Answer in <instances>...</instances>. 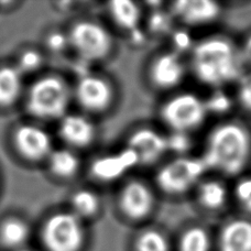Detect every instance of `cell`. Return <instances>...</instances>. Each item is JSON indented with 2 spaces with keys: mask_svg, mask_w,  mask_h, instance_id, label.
Listing matches in <instances>:
<instances>
[{
  "mask_svg": "<svg viewBox=\"0 0 251 251\" xmlns=\"http://www.w3.org/2000/svg\"><path fill=\"white\" fill-rule=\"evenodd\" d=\"M69 101L70 92L64 80L56 76H47L31 85L26 97V109L37 118H63Z\"/></svg>",
  "mask_w": 251,
  "mask_h": 251,
  "instance_id": "cell-6",
  "label": "cell"
},
{
  "mask_svg": "<svg viewBox=\"0 0 251 251\" xmlns=\"http://www.w3.org/2000/svg\"><path fill=\"white\" fill-rule=\"evenodd\" d=\"M217 243L219 251H251V219L227 221L219 230Z\"/></svg>",
  "mask_w": 251,
  "mask_h": 251,
  "instance_id": "cell-16",
  "label": "cell"
},
{
  "mask_svg": "<svg viewBox=\"0 0 251 251\" xmlns=\"http://www.w3.org/2000/svg\"><path fill=\"white\" fill-rule=\"evenodd\" d=\"M49 167L57 177L69 178L75 176L79 169V159L73 151L60 149L52 151L49 156Z\"/></svg>",
  "mask_w": 251,
  "mask_h": 251,
  "instance_id": "cell-22",
  "label": "cell"
},
{
  "mask_svg": "<svg viewBox=\"0 0 251 251\" xmlns=\"http://www.w3.org/2000/svg\"><path fill=\"white\" fill-rule=\"evenodd\" d=\"M188 72L187 61L171 49L156 51L147 62L145 76L151 89L172 94L184 83Z\"/></svg>",
  "mask_w": 251,
  "mask_h": 251,
  "instance_id": "cell-7",
  "label": "cell"
},
{
  "mask_svg": "<svg viewBox=\"0 0 251 251\" xmlns=\"http://www.w3.org/2000/svg\"><path fill=\"white\" fill-rule=\"evenodd\" d=\"M76 98L83 108L101 113L115 100V89L109 80L100 76L84 74L76 85Z\"/></svg>",
  "mask_w": 251,
  "mask_h": 251,
  "instance_id": "cell-12",
  "label": "cell"
},
{
  "mask_svg": "<svg viewBox=\"0 0 251 251\" xmlns=\"http://www.w3.org/2000/svg\"><path fill=\"white\" fill-rule=\"evenodd\" d=\"M42 55L40 54L38 51L35 50H26L21 53L18 60V66L17 69L19 70L21 73H29V72H33L38 70L42 64Z\"/></svg>",
  "mask_w": 251,
  "mask_h": 251,
  "instance_id": "cell-31",
  "label": "cell"
},
{
  "mask_svg": "<svg viewBox=\"0 0 251 251\" xmlns=\"http://www.w3.org/2000/svg\"><path fill=\"white\" fill-rule=\"evenodd\" d=\"M169 39L170 43H171L170 49L181 55H184L186 53L190 54V52L192 51L196 42L193 40L190 30L184 28V26H176L173 30V32L170 34Z\"/></svg>",
  "mask_w": 251,
  "mask_h": 251,
  "instance_id": "cell-30",
  "label": "cell"
},
{
  "mask_svg": "<svg viewBox=\"0 0 251 251\" xmlns=\"http://www.w3.org/2000/svg\"><path fill=\"white\" fill-rule=\"evenodd\" d=\"M168 9L176 22L187 29L215 24L224 10L222 3L213 0H178Z\"/></svg>",
  "mask_w": 251,
  "mask_h": 251,
  "instance_id": "cell-11",
  "label": "cell"
},
{
  "mask_svg": "<svg viewBox=\"0 0 251 251\" xmlns=\"http://www.w3.org/2000/svg\"><path fill=\"white\" fill-rule=\"evenodd\" d=\"M200 156L208 172L238 178L251 164V130L238 120L223 119L206 134Z\"/></svg>",
  "mask_w": 251,
  "mask_h": 251,
  "instance_id": "cell-2",
  "label": "cell"
},
{
  "mask_svg": "<svg viewBox=\"0 0 251 251\" xmlns=\"http://www.w3.org/2000/svg\"><path fill=\"white\" fill-rule=\"evenodd\" d=\"M187 64L193 77L210 91L235 85L246 71L238 44L225 34L208 35L196 41Z\"/></svg>",
  "mask_w": 251,
  "mask_h": 251,
  "instance_id": "cell-1",
  "label": "cell"
},
{
  "mask_svg": "<svg viewBox=\"0 0 251 251\" xmlns=\"http://www.w3.org/2000/svg\"><path fill=\"white\" fill-rule=\"evenodd\" d=\"M15 146L19 153L31 161L49 158L52 152V141L49 133L34 125H22L15 132Z\"/></svg>",
  "mask_w": 251,
  "mask_h": 251,
  "instance_id": "cell-13",
  "label": "cell"
},
{
  "mask_svg": "<svg viewBox=\"0 0 251 251\" xmlns=\"http://www.w3.org/2000/svg\"><path fill=\"white\" fill-rule=\"evenodd\" d=\"M108 10L113 21L127 34L142 26V9L137 2L116 0L109 2Z\"/></svg>",
  "mask_w": 251,
  "mask_h": 251,
  "instance_id": "cell-19",
  "label": "cell"
},
{
  "mask_svg": "<svg viewBox=\"0 0 251 251\" xmlns=\"http://www.w3.org/2000/svg\"><path fill=\"white\" fill-rule=\"evenodd\" d=\"M70 46L85 62L106 59L114 48L109 31L93 21H79L72 26L69 34Z\"/></svg>",
  "mask_w": 251,
  "mask_h": 251,
  "instance_id": "cell-9",
  "label": "cell"
},
{
  "mask_svg": "<svg viewBox=\"0 0 251 251\" xmlns=\"http://www.w3.org/2000/svg\"><path fill=\"white\" fill-rule=\"evenodd\" d=\"M168 151L173 156L190 155L194 146L192 134L182 132H167Z\"/></svg>",
  "mask_w": 251,
  "mask_h": 251,
  "instance_id": "cell-29",
  "label": "cell"
},
{
  "mask_svg": "<svg viewBox=\"0 0 251 251\" xmlns=\"http://www.w3.org/2000/svg\"><path fill=\"white\" fill-rule=\"evenodd\" d=\"M207 173L201 156H173L155 168L153 186L158 194L169 197L184 196L194 192Z\"/></svg>",
  "mask_w": 251,
  "mask_h": 251,
  "instance_id": "cell-3",
  "label": "cell"
},
{
  "mask_svg": "<svg viewBox=\"0 0 251 251\" xmlns=\"http://www.w3.org/2000/svg\"><path fill=\"white\" fill-rule=\"evenodd\" d=\"M204 101L208 116L224 117V116L229 115L236 107L234 95L227 93L226 88L212 89L208 96L204 98Z\"/></svg>",
  "mask_w": 251,
  "mask_h": 251,
  "instance_id": "cell-26",
  "label": "cell"
},
{
  "mask_svg": "<svg viewBox=\"0 0 251 251\" xmlns=\"http://www.w3.org/2000/svg\"><path fill=\"white\" fill-rule=\"evenodd\" d=\"M31 235L28 223L20 218H8L0 225V247L17 251L26 247Z\"/></svg>",
  "mask_w": 251,
  "mask_h": 251,
  "instance_id": "cell-18",
  "label": "cell"
},
{
  "mask_svg": "<svg viewBox=\"0 0 251 251\" xmlns=\"http://www.w3.org/2000/svg\"><path fill=\"white\" fill-rule=\"evenodd\" d=\"M231 194L241 210L251 216V176H241L237 178Z\"/></svg>",
  "mask_w": 251,
  "mask_h": 251,
  "instance_id": "cell-28",
  "label": "cell"
},
{
  "mask_svg": "<svg viewBox=\"0 0 251 251\" xmlns=\"http://www.w3.org/2000/svg\"><path fill=\"white\" fill-rule=\"evenodd\" d=\"M43 251H84L87 232L83 219L73 212H59L49 216L40 229Z\"/></svg>",
  "mask_w": 251,
  "mask_h": 251,
  "instance_id": "cell-5",
  "label": "cell"
},
{
  "mask_svg": "<svg viewBox=\"0 0 251 251\" xmlns=\"http://www.w3.org/2000/svg\"><path fill=\"white\" fill-rule=\"evenodd\" d=\"M117 206L119 213L130 223H143L149 219L158 206V192L146 181L132 178L120 188Z\"/></svg>",
  "mask_w": 251,
  "mask_h": 251,
  "instance_id": "cell-8",
  "label": "cell"
},
{
  "mask_svg": "<svg viewBox=\"0 0 251 251\" xmlns=\"http://www.w3.org/2000/svg\"><path fill=\"white\" fill-rule=\"evenodd\" d=\"M236 106L251 115V70H246L235 83Z\"/></svg>",
  "mask_w": 251,
  "mask_h": 251,
  "instance_id": "cell-27",
  "label": "cell"
},
{
  "mask_svg": "<svg viewBox=\"0 0 251 251\" xmlns=\"http://www.w3.org/2000/svg\"><path fill=\"white\" fill-rule=\"evenodd\" d=\"M231 191L219 177H204L194 190L196 204L207 213H219L229 204Z\"/></svg>",
  "mask_w": 251,
  "mask_h": 251,
  "instance_id": "cell-15",
  "label": "cell"
},
{
  "mask_svg": "<svg viewBox=\"0 0 251 251\" xmlns=\"http://www.w3.org/2000/svg\"><path fill=\"white\" fill-rule=\"evenodd\" d=\"M212 238L208 230L201 225H191L178 237V251H210Z\"/></svg>",
  "mask_w": 251,
  "mask_h": 251,
  "instance_id": "cell-21",
  "label": "cell"
},
{
  "mask_svg": "<svg viewBox=\"0 0 251 251\" xmlns=\"http://www.w3.org/2000/svg\"><path fill=\"white\" fill-rule=\"evenodd\" d=\"M17 251H35V250L31 249V248H28V247H25V248H22L20 250H17Z\"/></svg>",
  "mask_w": 251,
  "mask_h": 251,
  "instance_id": "cell-35",
  "label": "cell"
},
{
  "mask_svg": "<svg viewBox=\"0 0 251 251\" xmlns=\"http://www.w3.org/2000/svg\"><path fill=\"white\" fill-rule=\"evenodd\" d=\"M133 251H170L168 237L158 228H146L138 232L132 244Z\"/></svg>",
  "mask_w": 251,
  "mask_h": 251,
  "instance_id": "cell-24",
  "label": "cell"
},
{
  "mask_svg": "<svg viewBox=\"0 0 251 251\" xmlns=\"http://www.w3.org/2000/svg\"><path fill=\"white\" fill-rule=\"evenodd\" d=\"M60 136L72 147L85 148L95 140L96 128L83 116L65 115L60 124Z\"/></svg>",
  "mask_w": 251,
  "mask_h": 251,
  "instance_id": "cell-17",
  "label": "cell"
},
{
  "mask_svg": "<svg viewBox=\"0 0 251 251\" xmlns=\"http://www.w3.org/2000/svg\"><path fill=\"white\" fill-rule=\"evenodd\" d=\"M238 49L246 70H251V32L243 38L238 44Z\"/></svg>",
  "mask_w": 251,
  "mask_h": 251,
  "instance_id": "cell-33",
  "label": "cell"
},
{
  "mask_svg": "<svg viewBox=\"0 0 251 251\" xmlns=\"http://www.w3.org/2000/svg\"><path fill=\"white\" fill-rule=\"evenodd\" d=\"M71 205L76 216L80 219L91 218L100 209V200L96 193L89 190L76 191L71 199Z\"/></svg>",
  "mask_w": 251,
  "mask_h": 251,
  "instance_id": "cell-25",
  "label": "cell"
},
{
  "mask_svg": "<svg viewBox=\"0 0 251 251\" xmlns=\"http://www.w3.org/2000/svg\"><path fill=\"white\" fill-rule=\"evenodd\" d=\"M176 28V20L169 9H151L145 28L149 37L169 38Z\"/></svg>",
  "mask_w": 251,
  "mask_h": 251,
  "instance_id": "cell-23",
  "label": "cell"
},
{
  "mask_svg": "<svg viewBox=\"0 0 251 251\" xmlns=\"http://www.w3.org/2000/svg\"><path fill=\"white\" fill-rule=\"evenodd\" d=\"M126 147L136 152L140 167H158L169 153L167 131L154 126H139L128 134Z\"/></svg>",
  "mask_w": 251,
  "mask_h": 251,
  "instance_id": "cell-10",
  "label": "cell"
},
{
  "mask_svg": "<svg viewBox=\"0 0 251 251\" xmlns=\"http://www.w3.org/2000/svg\"><path fill=\"white\" fill-rule=\"evenodd\" d=\"M137 167H140V161L136 152L125 146L115 153L97 159L92 165V171L95 177L110 182L125 176Z\"/></svg>",
  "mask_w": 251,
  "mask_h": 251,
  "instance_id": "cell-14",
  "label": "cell"
},
{
  "mask_svg": "<svg viewBox=\"0 0 251 251\" xmlns=\"http://www.w3.org/2000/svg\"><path fill=\"white\" fill-rule=\"evenodd\" d=\"M47 46L53 52H62L67 46H70L69 35L59 31H53L48 34Z\"/></svg>",
  "mask_w": 251,
  "mask_h": 251,
  "instance_id": "cell-32",
  "label": "cell"
},
{
  "mask_svg": "<svg viewBox=\"0 0 251 251\" xmlns=\"http://www.w3.org/2000/svg\"><path fill=\"white\" fill-rule=\"evenodd\" d=\"M22 92V73L17 67L0 69V107H9L18 100Z\"/></svg>",
  "mask_w": 251,
  "mask_h": 251,
  "instance_id": "cell-20",
  "label": "cell"
},
{
  "mask_svg": "<svg viewBox=\"0 0 251 251\" xmlns=\"http://www.w3.org/2000/svg\"><path fill=\"white\" fill-rule=\"evenodd\" d=\"M208 117L204 98L193 92L169 94L158 108V118L167 132L193 134Z\"/></svg>",
  "mask_w": 251,
  "mask_h": 251,
  "instance_id": "cell-4",
  "label": "cell"
},
{
  "mask_svg": "<svg viewBox=\"0 0 251 251\" xmlns=\"http://www.w3.org/2000/svg\"><path fill=\"white\" fill-rule=\"evenodd\" d=\"M128 38H129L130 43H131L132 46L142 47L146 44L148 38H149V34L147 33L145 28L140 26V28H138L136 30L131 31L130 33H128Z\"/></svg>",
  "mask_w": 251,
  "mask_h": 251,
  "instance_id": "cell-34",
  "label": "cell"
}]
</instances>
